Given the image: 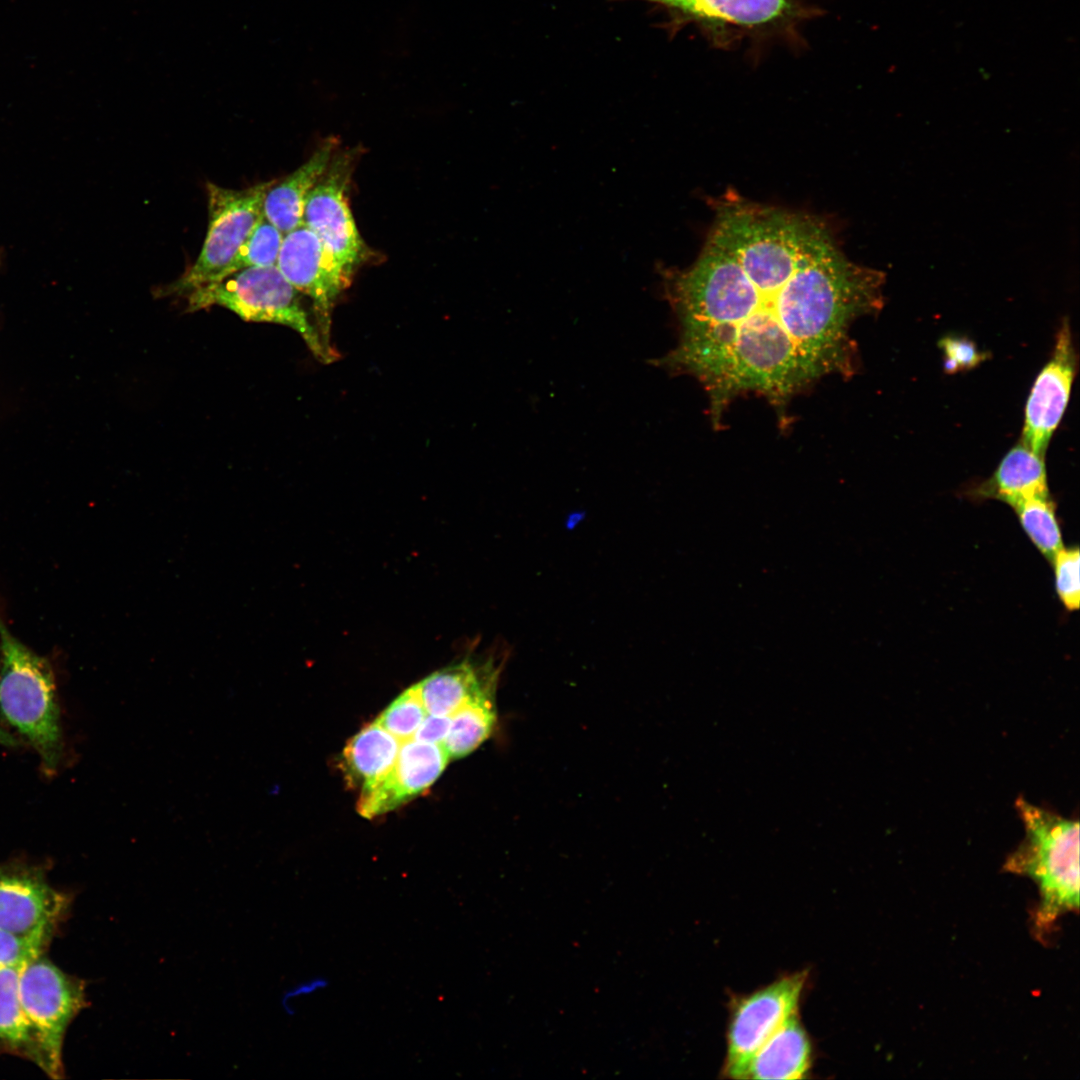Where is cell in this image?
<instances>
[{
  "instance_id": "cell-1",
  "label": "cell",
  "mask_w": 1080,
  "mask_h": 1080,
  "mask_svg": "<svg viewBox=\"0 0 1080 1080\" xmlns=\"http://www.w3.org/2000/svg\"><path fill=\"white\" fill-rule=\"evenodd\" d=\"M696 260L664 272L679 323L658 365L695 378L720 426L733 400L765 398L785 419L791 400L829 376H852L856 320L883 304L882 273L852 262L829 226L728 191Z\"/></svg>"
},
{
  "instance_id": "cell-2",
  "label": "cell",
  "mask_w": 1080,
  "mask_h": 1080,
  "mask_svg": "<svg viewBox=\"0 0 1080 1080\" xmlns=\"http://www.w3.org/2000/svg\"><path fill=\"white\" fill-rule=\"evenodd\" d=\"M1015 807L1025 837L1007 858L1004 869L1030 877L1038 885L1036 926L1050 925L1079 906V822L1018 797Z\"/></svg>"
},
{
  "instance_id": "cell-3",
  "label": "cell",
  "mask_w": 1080,
  "mask_h": 1080,
  "mask_svg": "<svg viewBox=\"0 0 1080 1080\" xmlns=\"http://www.w3.org/2000/svg\"><path fill=\"white\" fill-rule=\"evenodd\" d=\"M0 712L39 753L47 769L62 754L59 708L49 662L14 637L0 618Z\"/></svg>"
},
{
  "instance_id": "cell-4",
  "label": "cell",
  "mask_w": 1080,
  "mask_h": 1080,
  "mask_svg": "<svg viewBox=\"0 0 1080 1080\" xmlns=\"http://www.w3.org/2000/svg\"><path fill=\"white\" fill-rule=\"evenodd\" d=\"M187 312L222 306L248 322L288 326L304 340L322 362L334 359L311 323L301 293L282 275L276 265L249 267L202 286L187 295Z\"/></svg>"
},
{
  "instance_id": "cell-5",
  "label": "cell",
  "mask_w": 1080,
  "mask_h": 1080,
  "mask_svg": "<svg viewBox=\"0 0 1080 1080\" xmlns=\"http://www.w3.org/2000/svg\"><path fill=\"white\" fill-rule=\"evenodd\" d=\"M274 181L241 190L208 183V230L201 252L177 280L160 288L157 296H187L226 277L240 247L263 216V200Z\"/></svg>"
},
{
  "instance_id": "cell-6",
  "label": "cell",
  "mask_w": 1080,
  "mask_h": 1080,
  "mask_svg": "<svg viewBox=\"0 0 1080 1080\" xmlns=\"http://www.w3.org/2000/svg\"><path fill=\"white\" fill-rule=\"evenodd\" d=\"M18 990L24 1013L41 1037L52 1069L51 1078L61 1079L66 1029L88 1005L85 983L40 955L21 968Z\"/></svg>"
},
{
  "instance_id": "cell-7",
  "label": "cell",
  "mask_w": 1080,
  "mask_h": 1080,
  "mask_svg": "<svg viewBox=\"0 0 1080 1080\" xmlns=\"http://www.w3.org/2000/svg\"><path fill=\"white\" fill-rule=\"evenodd\" d=\"M352 161L351 154H334L327 170L309 192L303 212V224L318 236L350 279L365 251L347 198Z\"/></svg>"
},
{
  "instance_id": "cell-8",
  "label": "cell",
  "mask_w": 1080,
  "mask_h": 1080,
  "mask_svg": "<svg viewBox=\"0 0 1080 1080\" xmlns=\"http://www.w3.org/2000/svg\"><path fill=\"white\" fill-rule=\"evenodd\" d=\"M806 978L805 972L782 977L737 1002L728 1029L727 1077L744 1079L753 1054L796 1015Z\"/></svg>"
},
{
  "instance_id": "cell-9",
  "label": "cell",
  "mask_w": 1080,
  "mask_h": 1080,
  "mask_svg": "<svg viewBox=\"0 0 1080 1080\" xmlns=\"http://www.w3.org/2000/svg\"><path fill=\"white\" fill-rule=\"evenodd\" d=\"M276 266L296 290L312 301L315 326L324 346L333 352L330 346L331 314L338 296L349 286L351 279L305 224L284 235Z\"/></svg>"
},
{
  "instance_id": "cell-10",
  "label": "cell",
  "mask_w": 1080,
  "mask_h": 1080,
  "mask_svg": "<svg viewBox=\"0 0 1080 1080\" xmlns=\"http://www.w3.org/2000/svg\"><path fill=\"white\" fill-rule=\"evenodd\" d=\"M72 896L55 889L45 871L25 862L0 864V928L22 936H53Z\"/></svg>"
},
{
  "instance_id": "cell-11",
  "label": "cell",
  "mask_w": 1080,
  "mask_h": 1080,
  "mask_svg": "<svg viewBox=\"0 0 1080 1080\" xmlns=\"http://www.w3.org/2000/svg\"><path fill=\"white\" fill-rule=\"evenodd\" d=\"M1077 367L1069 323L1062 322L1052 356L1039 373L1025 407L1021 443L1045 456L1067 407Z\"/></svg>"
},
{
  "instance_id": "cell-12",
  "label": "cell",
  "mask_w": 1080,
  "mask_h": 1080,
  "mask_svg": "<svg viewBox=\"0 0 1080 1080\" xmlns=\"http://www.w3.org/2000/svg\"><path fill=\"white\" fill-rule=\"evenodd\" d=\"M449 760L442 745L415 739L403 742L388 774L370 789L360 792L359 814L371 819L407 803L438 779Z\"/></svg>"
},
{
  "instance_id": "cell-13",
  "label": "cell",
  "mask_w": 1080,
  "mask_h": 1080,
  "mask_svg": "<svg viewBox=\"0 0 1080 1080\" xmlns=\"http://www.w3.org/2000/svg\"><path fill=\"white\" fill-rule=\"evenodd\" d=\"M337 143L328 139L291 174L274 183L263 200V215L284 235L303 224V212L309 192L327 170Z\"/></svg>"
},
{
  "instance_id": "cell-14",
  "label": "cell",
  "mask_w": 1080,
  "mask_h": 1080,
  "mask_svg": "<svg viewBox=\"0 0 1080 1080\" xmlns=\"http://www.w3.org/2000/svg\"><path fill=\"white\" fill-rule=\"evenodd\" d=\"M499 668L492 660H465L438 670L417 683L428 714L451 716L471 697L497 685Z\"/></svg>"
},
{
  "instance_id": "cell-15",
  "label": "cell",
  "mask_w": 1080,
  "mask_h": 1080,
  "mask_svg": "<svg viewBox=\"0 0 1080 1080\" xmlns=\"http://www.w3.org/2000/svg\"><path fill=\"white\" fill-rule=\"evenodd\" d=\"M1045 456L1023 443L1014 446L991 477L971 489L975 499H996L1011 507L1024 499L1049 494Z\"/></svg>"
},
{
  "instance_id": "cell-16",
  "label": "cell",
  "mask_w": 1080,
  "mask_h": 1080,
  "mask_svg": "<svg viewBox=\"0 0 1080 1080\" xmlns=\"http://www.w3.org/2000/svg\"><path fill=\"white\" fill-rule=\"evenodd\" d=\"M810 1056L808 1037L794 1015L786 1020L753 1054L744 1079L804 1078L810 1066Z\"/></svg>"
},
{
  "instance_id": "cell-17",
  "label": "cell",
  "mask_w": 1080,
  "mask_h": 1080,
  "mask_svg": "<svg viewBox=\"0 0 1080 1080\" xmlns=\"http://www.w3.org/2000/svg\"><path fill=\"white\" fill-rule=\"evenodd\" d=\"M22 967L0 969V1054L32 1061L51 1078L52 1069L41 1037L20 1002L18 983Z\"/></svg>"
},
{
  "instance_id": "cell-18",
  "label": "cell",
  "mask_w": 1080,
  "mask_h": 1080,
  "mask_svg": "<svg viewBox=\"0 0 1080 1080\" xmlns=\"http://www.w3.org/2000/svg\"><path fill=\"white\" fill-rule=\"evenodd\" d=\"M401 744L376 721L365 726L343 751V768L349 782L360 792L376 785L393 767Z\"/></svg>"
},
{
  "instance_id": "cell-19",
  "label": "cell",
  "mask_w": 1080,
  "mask_h": 1080,
  "mask_svg": "<svg viewBox=\"0 0 1080 1080\" xmlns=\"http://www.w3.org/2000/svg\"><path fill=\"white\" fill-rule=\"evenodd\" d=\"M496 688L491 685L483 689L450 716L449 730L441 744L449 759L467 756L492 734L497 722Z\"/></svg>"
},
{
  "instance_id": "cell-20",
  "label": "cell",
  "mask_w": 1080,
  "mask_h": 1080,
  "mask_svg": "<svg viewBox=\"0 0 1080 1080\" xmlns=\"http://www.w3.org/2000/svg\"><path fill=\"white\" fill-rule=\"evenodd\" d=\"M700 17L757 25L779 16L786 0H650Z\"/></svg>"
},
{
  "instance_id": "cell-21",
  "label": "cell",
  "mask_w": 1080,
  "mask_h": 1080,
  "mask_svg": "<svg viewBox=\"0 0 1080 1080\" xmlns=\"http://www.w3.org/2000/svg\"><path fill=\"white\" fill-rule=\"evenodd\" d=\"M1013 509L1028 538L1051 562L1064 545L1055 503L1049 494L1024 499L1014 505Z\"/></svg>"
},
{
  "instance_id": "cell-22",
  "label": "cell",
  "mask_w": 1080,
  "mask_h": 1080,
  "mask_svg": "<svg viewBox=\"0 0 1080 1080\" xmlns=\"http://www.w3.org/2000/svg\"><path fill=\"white\" fill-rule=\"evenodd\" d=\"M284 234L264 215L240 247L228 275L249 267L276 265Z\"/></svg>"
},
{
  "instance_id": "cell-23",
  "label": "cell",
  "mask_w": 1080,
  "mask_h": 1080,
  "mask_svg": "<svg viewBox=\"0 0 1080 1080\" xmlns=\"http://www.w3.org/2000/svg\"><path fill=\"white\" fill-rule=\"evenodd\" d=\"M417 684L407 688L376 718L401 743L413 736L427 715Z\"/></svg>"
},
{
  "instance_id": "cell-24",
  "label": "cell",
  "mask_w": 1080,
  "mask_h": 1080,
  "mask_svg": "<svg viewBox=\"0 0 1080 1080\" xmlns=\"http://www.w3.org/2000/svg\"><path fill=\"white\" fill-rule=\"evenodd\" d=\"M1079 549L1063 547L1052 559L1057 596L1068 611L1079 608Z\"/></svg>"
},
{
  "instance_id": "cell-25",
  "label": "cell",
  "mask_w": 1080,
  "mask_h": 1080,
  "mask_svg": "<svg viewBox=\"0 0 1080 1080\" xmlns=\"http://www.w3.org/2000/svg\"><path fill=\"white\" fill-rule=\"evenodd\" d=\"M51 936H22L0 928V969L24 966L43 954Z\"/></svg>"
},
{
  "instance_id": "cell-26",
  "label": "cell",
  "mask_w": 1080,
  "mask_h": 1080,
  "mask_svg": "<svg viewBox=\"0 0 1080 1080\" xmlns=\"http://www.w3.org/2000/svg\"><path fill=\"white\" fill-rule=\"evenodd\" d=\"M938 344L944 352V369L950 374L974 368L986 359V354L966 337L945 336Z\"/></svg>"
},
{
  "instance_id": "cell-27",
  "label": "cell",
  "mask_w": 1080,
  "mask_h": 1080,
  "mask_svg": "<svg viewBox=\"0 0 1080 1080\" xmlns=\"http://www.w3.org/2000/svg\"><path fill=\"white\" fill-rule=\"evenodd\" d=\"M449 726L450 716L427 714L416 730L413 739L441 745L448 733Z\"/></svg>"
},
{
  "instance_id": "cell-28",
  "label": "cell",
  "mask_w": 1080,
  "mask_h": 1080,
  "mask_svg": "<svg viewBox=\"0 0 1080 1080\" xmlns=\"http://www.w3.org/2000/svg\"><path fill=\"white\" fill-rule=\"evenodd\" d=\"M0 744L5 746H16L17 740H15L9 733L0 729Z\"/></svg>"
}]
</instances>
